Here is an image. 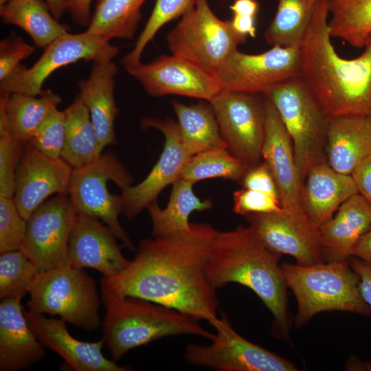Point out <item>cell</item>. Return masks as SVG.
I'll return each instance as SVG.
<instances>
[{"mask_svg":"<svg viewBox=\"0 0 371 371\" xmlns=\"http://www.w3.org/2000/svg\"><path fill=\"white\" fill-rule=\"evenodd\" d=\"M216 230L207 223L142 240L137 254L117 274L101 280V290L175 309L213 327L219 322L215 289L206 266Z\"/></svg>","mask_w":371,"mask_h":371,"instance_id":"1","label":"cell"},{"mask_svg":"<svg viewBox=\"0 0 371 371\" xmlns=\"http://www.w3.org/2000/svg\"><path fill=\"white\" fill-rule=\"evenodd\" d=\"M328 1L317 3L300 44L301 76L330 117L371 119V37L359 56H340L330 40Z\"/></svg>","mask_w":371,"mask_h":371,"instance_id":"2","label":"cell"},{"mask_svg":"<svg viewBox=\"0 0 371 371\" xmlns=\"http://www.w3.org/2000/svg\"><path fill=\"white\" fill-rule=\"evenodd\" d=\"M280 256L266 246L249 226L216 231L206 276L215 290L231 282L252 290L273 315L274 328L286 339L287 285L279 265Z\"/></svg>","mask_w":371,"mask_h":371,"instance_id":"3","label":"cell"},{"mask_svg":"<svg viewBox=\"0 0 371 371\" xmlns=\"http://www.w3.org/2000/svg\"><path fill=\"white\" fill-rule=\"evenodd\" d=\"M101 294L106 309L102 339L115 361L133 348L167 336L193 335L210 341L214 337L198 319L175 309L106 291Z\"/></svg>","mask_w":371,"mask_h":371,"instance_id":"4","label":"cell"},{"mask_svg":"<svg viewBox=\"0 0 371 371\" xmlns=\"http://www.w3.org/2000/svg\"><path fill=\"white\" fill-rule=\"evenodd\" d=\"M280 266L286 284L297 302V327L322 311L370 314L360 293L359 277L348 260L313 265L286 262Z\"/></svg>","mask_w":371,"mask_h":371,"instance_id":"5","label":"cell"},{"mask_svg":"<svg viewBox=\"0 0 371 371\" xmlns=\"http://www.w3.org/2000/svg\"><path fill=\"white\" fill-rule=\"evenodd\" d=\"M264 95L275 106L291 137L296 166L304 184L310 169L326 161L330 117L301 76L273 87Z\"/></svg>","mask_w":371,"mask_h":371,"instance_id":"6","label":"cell"},{"mask_svg":"<svg viewBox=\"0 0 371 371\" xmlns=\"http://www.w3.org/2000/svg\"><path fill=\"white\" fill-rule=\"evenodd\" d=\"M29 311L58 315L65 322L92 331L99 328V297L93 278L67 265L38 273L30 287Z\"/></svg>","mask_w":371,"mask_h":371,"instance_id":"7","label":"cell"},{"mask_svg":"<svg viewBox=\"0 0 371 371\" xmlns=\"http://www.w3.org/2000/svg\"><path fill=\"white\" fill-rule=\"evenodd\" d=\"M166 37L172 54L214 74L247 37L218 18L207 0H191Z\"/></svg>","mask_w":371,"mask_h":371,"instance_id":"8","label":"cell"},{"mask_svg":"<svg viewBox=\"0 0 371 371\" xmlns=\"http://www.w3.org/2000/svg\"><path fill=\"white\" fill-rule=\"evenodd\" d=\"M109 181L122 190L132 185L133 177L113 153H102L90 164L73 168L68 196L78 214L100 219L125 247L133 250V244L118 219L122 212L121 195L110 193Z\"/></svg>","mask_w":371,"mask_h":371,"instance_id":"9","label":"cell"},{"mask_svg":"<svg viewBox=\"0 0 371 371\" xmlns=\"http://www.w3.org/2000/svg\"><path fill=\"white\" fill-rule=\"evenodd\" d=\"M119 48L87 33H66L45 48L40 58L30 68L21 65L8 78L0 81V95L13 93L38 95L45 80L56 70L80 60L93 63L112 60Z\"/></svg>","mask_w":371,"mask_h":371,"instance_id":"10","label":"cell"},{"mask_svg":"<svg viewBox=\"0 0 371 371\" xmlns=\"http://www.w3.org/2000/svg\"><path fill=\"white\" fill-rule=\"evenodd\" d=\"M209 102L229 151L247 168L260 164L265 134L264 95L222 91Z\"/></svg>","mask_w":371,"mask_h":371,"instance_id":"11","label":"cell"},{"mask_svg":"<svg viewBox=\"0 0 371 371\" xmlns=\"http://www.w3.org/2000/svg\"><path fill=\"white\" fill-rule=\"evenodd\" d=\"M214 74L222 91L264 95L273 87L301 76L300 47L273 46L258 54L237 49Z\"/></svg>","mask_w":371,"mask_h":371,"instance_id":"12","label":"cell"},{"mask_svg":"<svg viewBox=\"0 0 371 371\" xmlns=\"http://www.w3.org/2000/svg\"><path fill=\"white\" fill-rule=\"evenodd\" d=\"M216 333L210 345L191 344L184 357L190 364L218 371H295L286 359L244 339L222 314L214 326Z\"/></svg>","mask_w":371,"mask_h":371,"instance_id":"13","label":"cell"},{"mask_svg":"<svg viewBox=\"0 0 371 371\" xmlns=\"http://www.w3.org/2000/svg\"><path fill=\"white\" fill-rule=\"evenodd\" d=\"M78 214L68 194L45 201L26 221L21 251L38 273L69 264V238Z\"/></svg>","mask_w":371,"mask_h":371,"instance_id":"14","label":"cell"},{"mask_svg":"<svg viewBox=\"0 0 371 371\" xmlns=\"http://www.w3.org/2000/svg\"><path fill=\"white\" fill-rule=\"evenodd\" d=\"M153 97L179 95L210 102L222 91L215 75L178 56L162 55L148 64L124 67Z\"/></svg>","mask_w":371,"mask_h":371,"instance_id":"15","label":"cell"},{"mask_svg":"<svg viewBox=\"0 0 371 371\" xmlns=\"http://www.w3.org/2000/svg\"><path fill=\"white\" fill-rule=\"evenodd\" d=\"M144 128H154L165 137L164 149L147 177L135 186H129L122 191V213L128 219L138 215L168 185L180 179L191 158L184 148L177 123L172 119L144 117L141 120Z\"/></svg>","mask_w":371,"mask_h":371,"instance_id":"16","label":"cell"},{"mask_svg":"<svg viewBox=\"0 0 371 371\" xmlns=\"http://www.w3.org/2000/svg\"><path fill=\"white\" fill-rule=\"evenodd\" d=\"M249 226L271 250L293 257L300 265L326 262L319 228L307 216L284 211L249 214Z\"/></svg>","mask_w":371,"mask_h":371,"instance_id":"17","label":"cell"},{"mask_svg":"<svg viewBox=\"0 0 371 371\" xmlns=\"http://www.w3.org/2000/svg\"><path fill=\"white\" fill-rule=\"evenodd\" d=\"M72 170L62 158L48 157L26 143L16 170L13 194L21 216L27 221L53 194H67Z\"/></svg>","mask_w":371,"mask_h":371,"instance_id":"18","label":"cell"},{"mask_svg":"<svg viewBox=\"0 0 371 371\" xmlns=\"http://www.w3.org/2000/svg\"><path fill=\"white\" fill-rule=\"evenodd\" d=\"M264 96L265 134L262 159L274 178L282 209L295 215H306L302 203L303 183L296 166L292 141L275 106Z\"/></svg>","mask_w":371,"mask_h":371,"instance_id":"19","label":"cell"},{"mask_svg":"<svg viewBox=\"0 0 371 371\" xmlns=\"http://www.w3.org/2000/svg\"><path fill=\"white\" fill-rule=\"evenodd\" d=\"M111 229L100 219L78 214L69 238V265L78 269L92 268L111 278L129 264Z\"/></svg>","mask_w":371,"mask_h":371,"instance_id":"20","label":"cell"},{"mask_svg":"<svg viewBox=\"0 0 371 371\" xmlns=\"http://www.w3.org/2000/svg\"><path fill=\"white\" fill-rule=\"evenodd\" d=\"M29 326L40 343L60 356L76 371H126L129 366H120L102 352L103 339L86 342L69 334L65 322L47 318L43 314L24 311Z\"/></svg>","mask_w":371,"mask_h":371,"instance_id":"21","label":"cell"},{"mask_svg":"<svg viewBox=\"0 0 371 371\" xmlns=\"http://www.w3.org/2000/svg\"><path fill=\"white\" fill-rule=\"evenodd\" d=\"M21 298H4L0 303V370L30 368L45 355L43 346L30 328Z\"/></svg>","mask_w":371,"mask_h":371,"instance_id":"22","label":"cell"},{"mask_svg":"<svg viewBox=\"0 0 371 371\" xmlns=\"http://www.w3.org/2000/svg\"><path fill=\"white\" fill-rule=\"evenodd\" d=\"M357 193L351 175L339 173L323 161L313 166L306 175L302 190V207L319 228L333 218L342 203Z\"/></svg>","mask_w":371,"mask_h":371,"instance_id":"23","label":"cell"},{"mask_svg":"<svg viewBox=\"0 0 371 371\" xmlns=\"http://www.w3.org/2000/svg\"><path fill=\"white\" fill-rule=\"evenodd\" d=\"M371 227V203L357 193L341 205L319 227L326 262L348 260Z\"/></svg>","mask_w":371,"mask_h":371,"instance_id":"24","label":"cell"},{"mask_svg":"<svg viewBox=\"0 0 371 371\" xmlns=\"http://www.w3.org/2000/svg\"><path fill=\"white\" fill-rule=\"evenodd\" d=\"M117 72L112 60L93 63L89 76L78 82V95L89 111L101 153L106 146L117 144L114 124L118 109L114 89Z\"/></svg>","mask_w":371,"mask_h":371,"instance_id":"25","label":"cell"},{"mask_svg":"<svg viewBox=\"0 0 371 371\" xmlns=\"http://www.w3.org/2000/svg\"><path fill=\"white\" fill-rule=\"evenodd\" d=\"M371 153V119L357 116L330 117L325 147L326 161L334 170L351 175Z\"/></svg>","mask_w":371,"mask_h":371,"instance_id":"26","label":"cell"},{"mask_svg":"<svg viewBox=\"0 0 371 371\" xmlns=\"http://www.w3.org/2000/svg\"><path fill=\"white\" fill-rule=\"evenodd\" d=\"M0 16L4 23L27 32L39 48H45L67 33V27L54 17L42 0H9L1 5Z\"/></svg>","mask_w":371,"mask_h":371,"instance_id":"27","label":"cell"},{"mask_svg":"<svg viewBox=\"0 0 371 371\" xmlns=\"http://www.w3.org/2000/svg\"><path fill=\"white\" fill-rule=\"evenodd\" d=\"M172 185L170 199L164 209L156 201L146 207L151 218L153 237L189 229L191 223L188 220L192 212L203 211L212 206L210 200H201L194 193V183L179 179Z\"/></svg>","mask_w":371,"mask_h":371,"instance_id":"28","label":"cell"},{"mask_svg":"<svg viewBox=\"0 0 371 371\" xmlns=\"http://www.w3.org/2000/svg\"><path fill=\"white\" fill-rule=\"evenodd\" d=\"M171 104L182 144L190 155L210 148H227L209 102L186 105L173 100Z\"/></svg>","mask_w":371,"mask_h":371,"instance_id":"29","label":"cell"},{"mask_svg":"<svg viewBox=\"0 0 371 371\" xmlns=\"http://www.w3.org/2000/svg\"><path fill=\"white\" fill-rule=\"evenodd\" d=\"M0 102L5 108L12 135L23 144L49 114L61 102L58 94L50 89H43L38 95L13 93L0 95Z\"/></svg>","mask_w":371,"mask_h":371,"instance_id":"30","label":"cell"},{"mask_svg":"<svg viewBox=\"0 0 371 371\" xmlns=\"http://www.w3.org/2000/svg\"><path fill=\"white\" fill-rule=\"evenodd\" d=\"M64 113L65 137L61 158L72 168L86 166L102 154L89 111L77 95Z\"/></svg>","mask_w":371,"mask_h":371,"instance_id":"31","label":"cell"},{"mask_svg":"<svg viewBox=\"0 0 371 371\" xmlns=\"http://www.w3.org/2000/svg\"><path fill=\"white\" fill-rule=\"evenodd\" d=\"M146 0H97L86 32L106 41L133 38Z\"/></svg>","mask_w":371,"mask_h":371,"instance_id":"32","label":"cell"},{"mask_svg":"<svg viewBox=\"0 0 371 371\" xmlns=\"http://www.w3.org/2000/svg\"><path fill=\"white\" fill-rule=\"evenodd\" d=\"M331 38L361 48L371 37V0H328Z\"/></svg>","mask_w":371,"mask_h":371,"instance_id":"33","label":"cell"},{"mask_svg":"<svg viewBox=\"0 0 371 371\" xmlns=\"http://www.w3.org/2000/svg\"><path fill=\"white\" fill-rule=\"evenodd\" d=\"M276 14L265 33L273 46L300 47L319 0H278Z\"/></svg>","mask_w":371,"mask_h":371,"instance_id":"34","label":"cell"},{"mask_svg":"<svg viewBox=\"0 0 371 371\" xmlns=\"http://www.w3.org/2000/svg\"><path fill=\"white\" fill-rule=\"evenodd\" d=\"M247 169L227 148L217 147L192 156L180 179L194 184L199 181L215 177L240 182Z\"/></svg>","mask_w":371,"mask_h":371,"instance_id":"35","label":"cell"},{"mask_svg":"<svg viewBox=\"0 0 371 371\" xmlns=\"http://www.w3.org/2000/svg\"><path fill=\"white\" fill-rule=\"evenodd\" d=\"M38 273L36 266L21 251L1 253L0 298H22L29 293Z\"/></svg>","mask_w":371,"mask_h":371,"instance_id":"36","label":"cell"},{"mask_svg":"<svg viewBox=\"0 0 371 371\" xmlns=\"http://www.w3.org/2000/svg\"><path fill=\"white\" fill-rule=\"evenodd\" d=\"M191 0H157L154 9L133 49L121 60L125 67L141 63L143 51L159 29L183 14Z\"/></svg>","mask_w":371,"mask_h":371,"instance_id":"37","label":"cell"},{"mask_svg":"<svg viewBox=\"0 0 371 371\" xmlns=\"http://www.w3.org/2000/svg\"><path fill=\"white\" fill-rule=\"evenodd\" d=\"M65 121L64 111H52L37 128L27 143L43 155L61 158L65 144Z\"/></svg>","mask_w":371,"mask_h":371,"instance_id":"38","label":"cell"},{"mask_svg":"<svg viewBox=\"0 0 371 371\" xmlns=\"http://www.w3.org/2000/svg\"><path fill=\"white\" fill-rule=\"evenodd\" d=\"M26 226L13 196H0V253L20 249Z\"/></svg>","mask_w":371,"mask_h":371,"instance_id":"39","label":"cell"},{"mask_svg":"<svg viewBox=\"0 0 371 371\" xmlns=\"http://www.w3.org/2000/svg\"><path fill=\"white\" fill-rule=\"evenodd\" d=\"M25 144L11 132L0 134V196H13L16 172Z\"/></svg>","mask_w":371,"mask_h":371,"instance_id":"40","label":"cell"},{"mask_svg":"<svg viewBox=\"0 0 371 371\" xmlns=\"http://www.w3.org/2000/svg\"><path fill=\"white\" fill-rule=\"evenodd\" d=\"M233 199L234 212L244 216L249 214L278 212L282 210L278 198L244 188L234 192Z\"/></svg>","mask_w":371,"mask_h":371,"instance_id":"41","label":"cell"},{"mask_svg":"<svg viewBox=\"0 0 371 371\" xmlns=\"http://www.w3.org/2000/svg\"><path fill=\"white\" fill-rule=\"evenodd\" d=\"M34 47L12 33L0 42V81L12 75L21 62L33 54Z\"/></svg>","mask_w":371,"mask_h":371,"instance_id":"42","label":"cell"},{"mask_svg":"<svg viewBox=\"0 0 371 371\" xmlns=\"http://www.w3.org/2000/svg\"><path fill=\"white\" fill-rule=\"evenodd\" d=\"M239 183L244 188L262 192L280 199L274 178L264 161L248 168Z\"/></svg>","mask_w":371,"mask_h":371,"instance_id":"43","label":"cell"},{"mask_svg":"<svg viewBox=\"0 0 371 371\" xmlns=\"http://www.w3.org/2000/svg\"><path fill=\"white\" fill-rule=\"evenodd\" d=\"M348 262L359 277L360 293L371 311V265L355 256Z\"/></svg>","mask_w":371,"mask_h":371,"instance_id":"44","label":"cell"},{"mask_svg":"<svg viewBox=\"0 0 371 371\" xmlns=\"http://www.w3.org/2000/svg\"><path fill=\"white\" fill-rule=\"evenodd\" d=\"M351 176L359 193L371 203V153L355 168Z\"/></svg>","mask_w":371,"mask_h":371,"instance_id":"45","label":"cell"},{"mask_svg":"<svg viewBox=\"0 0 371 371\" xmlns=\"http://www.w3.org/2000/svg\"><path fill=\"white\" fill-rule=\"evenodd\" d=\"M92 0H67V10L73 21L80 26H88L91 21Z\"/></svg>","mask_w":371,"mask_h":371,"instance_id":"46","label":"cell"},{"mask_svg":"<svg viewBox=\"0 0 371 371\" xmlns=\"http://www.w3.org/2000/svg\"><path fill=\"white\" fill-rule=\"evenodd\" d=\"M255 19L256 16L250 15L234 14L230 23L233 29L240 35L255 37L256 33Z\"/></svg>","mask_w":371,"mask_h":371,"instance_id":"47","label":"cell"},{"mask_svg":"<svg viewBox=\"0 0 371 371\" xmlns=\"http://www.w3.org/2000/svg\"><path fill=\"white\" fill-rule=\"evenodd\" d=\"M352 256L371 265V227L357 243Z\"/></svg>","mask_w":371,"mask_h":371,"instance_id":"48","label":"cell"},{"mask_svg":"<svg viewBox=\"0 0 371 371\" xmlns=\"http://www.w3.org/2000/svg\"><path fill=\"white\" fill-rule=\"evenodd\" d=\"M234 14H240L256 16L258 3L256 0H235L230 6Z\"/></svg>","mask_w":371,"mask_h":371,"instance_id":"49","label":"cell"},{"mask_svg":"<svg viewBox=\"0 0 371 371\" xmlns=\"http://www.w3.org/2000/svg\"><path fill=\"white\" fill-rule=\"evenodd\" d=\"M52 14L57 20L67 10V0H45Z\"/></svg>","mask_w":371,"mask_h":371,"instance_id":"50","label":"cell"},{"mask_svg":"<svg viewBox=\"0 0 371 371\" xmlns=\"http://www.w3.org/2000/svg\"><path fill=\"white\" fill-rule=\"evenodd\" d=\"M346 369L350 370H366L371 371V362H361L357 359L350 360L347 363Z\"/></svg>","mask_w":371,"mask_h":371,"instance_id":"51","label":"cell"},{"mask_svg":"<svg viewBox=\"0 0 371 371\" xmlns=\"http://www.w3.org/2000/svg\"><path fill=\"white\" fill-rule=\"evenodd\" d=\"M9 0H0V5H3L4 3H5L7 1H8Z\"/></svg>","mask_w":371,"mask_h":371,"instance_id":"52","label":"cell"}]
</instances>
